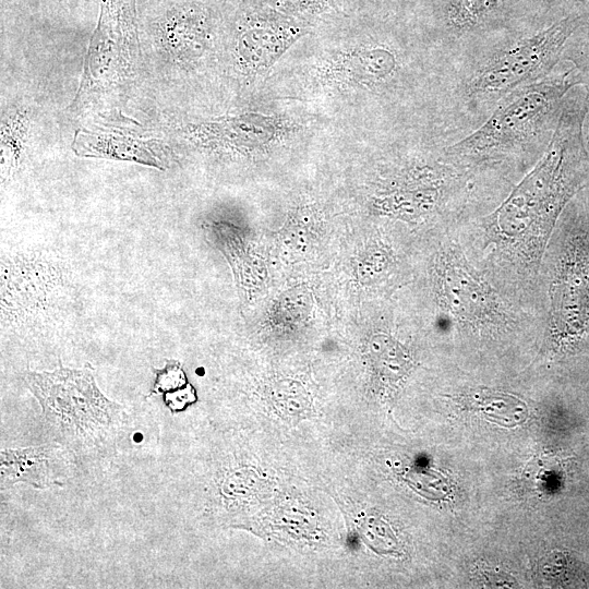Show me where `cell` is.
<instances>
[{
    "mask_svg": "<svg viewBox=\"0 0 589 589\" xmlns=\"http://www.w3.org/2000/svg\"><path fill=\"white\" fill-rule=\"evenodd\" d=\"M73 149L83 157L133 161L161 170L165 168L163 159L148 144L131 137L82 131L76 134Z\"/></svg>",
    "mask_w": 589,
    "mask_h": 589,
    "instance_id": "10",
    "label": "cell"
},
{
    "mask_svg": "<svg viewBox=\"0 0 589 589\" xmlns=\"http://www.w3.org/2000/svg\"><path fill=\"white\" fill-rule=\"evenodd\" d=\"M570 14L490 57L472 75L467 94L474 100H500L514 89L550 75L580 25Z\"/></svg>",
    "mask_w": 589,
    "mask_h": 589,
    "instance_id": "4",
    "label": "cell"
},
{
    "mask_svg": "<svg viewBox=\"0 0 589 589\" xmlns=\"http://www.w3.org/2000/svg\"><path fill=\"white\" fill-rule=\"evenodd\" d=\"M156 378L151 389V394H165L175 392L188 384L181 364L177 361L168 360L160 370H155Z\"/></svg>",
    "mask_w": 589,
    "mask_h": 589,
    "instance_id": "16",
    "label": "cell"
},
{
    "mask_svg": "<svg viewBox=\"0 0 589 589\" xmlns=\"http://www.w3.org/2000/svg\"><path fill=\"white\" fill-rule=\"evenodd\" d=\"M568 59L574 63V68L580 79V85L586 89V118L588 124L589 144V38L570 48Z\"/></svg>",
    "mask_w": 589,
    "mask_h": 589,
    "instance_id": "17",
    "label": "cell"
},
{
    "mask_svg": "<svg viewBox=\"0 0 589 589\" xmlns=\"http://www.w3.org/2000/svg\"><path fill=\"white\" fill-rule=\"evenodd\" d=\"M26 133L25 117L20 112L5 116L1 125V176L11 177L20 164Z\"/></svg>",
    "mask_w": 589,
    "mask_h": 589,
    "instance_id": "13",
    "label": "cell"
},
{
    "mask_svg": "<svg viewBox=\"0 0 589 589\" xmlns=\"http://www.w3.org/2000/svg\"><path fill=\"white\" fill-rule=\"evenodd\" d=\"M585 118V95L564 101L540 161L490 217L498 237L528 254L542 252L561 213L589 180Z\"/></svg>",
    "mask_w": 589,
    "mask_h": 589,
    "instance_id": "1",
    "label": "cell"
},
{
    "mask_svg": "<svg viewBox=\"0 0 589 589\" xmlns=\"http://www.w3.org/2000/svg\"><path fill=\"white\" fill-rule=\"evenodd\" d=\"M380 370L392 378L401 376L408 370V358L400 346L386 336L374 339Z\"/></svg>",
    "mask_w": 589,
    "mask_h": 589,
    "instance_id": "15",
    "label": "cell"
},
{
    "mask_svg": "<svg viewBox=\"0 0 589 589\" xmlns=\"http://www.w3.org/2000/svg\"><path fill=\"white\" fill-rule=\"evenodd\" d=\"M552 334L576 346L589 334V224L574 223L565 237L551 291Z\"/></svg>",
    "mask_w": 589,
    "mask_h": 589,
    "instance_id": "5",
    "label": "cell"
},
{
    "mask_svg": "<svg viewBox=\"0 0 589 589\" xmlns=\"http://www.w3.org/2000/svg\"><path fill=\"white\" fill-rule=\"evenodd\" d=\"M24 378L49 431L75 456L107 452L115 444L124 409L101 393L89 364L27 371Z\"/></svg>",
    "mask_w": 589,
    "mask_h": 589,
    "instance_id": "2",
    "label": "cell"
},
{
    "mask_svg": "<svg viewBox=\"0 0 589 589\" xmlns=\"http://www.w3.org/2000/svg\"><path fill=\"white\" fill-rule=\"evenodd\" d=\"M395 68L394 56L385 49H374L351 56L342 65L347 76L366 83L386 79Z\"/></svg>",
    "mask_w": 589,
    "mask_h": 589,
    "instance_id": "12",
    "label": "cell"
},
{
    "mask_svg": "<svg viewBox=\"0 0 589 589\" xmlns=\"http://www.w3.org/2000/svg\"><path fill=\"white\" fill-rule=\"evenodd\" d=\"M580 85L575 68L522 85L500 99L474 132L450 145L457 159H484L509 154L534 142L556 124L567 93Z\"/></svg>",
    "mask_w": 589,
    "mask_h": 589,
    "instance_id": "3",
    "label": "cell"
},
{
    "mask_svg": "<svg viewBox=\"0 0 589 589\" xmlns=\"http://www.w3.org/2000/svg\"><path fill=\"white\" fill-rule=\"evenodd\" d=\"M76 457L60 443L0 452L1 489L22 482L46 490L63 485Z\"/></svg>",
    "mask_w": 589,
    "mask_h": 589,
    "instance_id": "9",
    "label": "cell"
},
{
    "mask_svg": "<svg viewBox=\"0 0 589 589\" xmlns=\"http://www.w3.org/2000/svg\"><path fill=\"white\" fill-rule=\"evenodd\" d=\"M132 31L131 3L127 0H101L79 92L82 99L118 81L125 68Z\"/></svg>",
    "mask_w": 589,
    "mask_h": 589,
    "instance_id": "7",
    "label": "cell"
},
{
    "mask_svg": "<svg viewBox=\"0 0 589 589\" xmlns=\"http://www.w3.org/2000/svg\"><path fill=\"white\" fill-rule=\"evenodd\" d=\"M441 292L446 308L460 321L479 325L497 322L500 308L491 289L452 249L442 264Z\"/></svg>",
    "mask_w": 589,
    "mask_h": 589,
    "instance_id": "8",
    "label": "cell"
},
{
    "mask_svg": "<svg viewBox=\"0 0 589 589\" xmlns=\"http://www.w3.org/2000/svg\"><path fill=\"white\" fill-rule=\"evenodd\" d=\"M502 0H452L447 13L455 31H469L483 22Z\"/></svg>",
    "mask_w": 589,
    "mask_h": 589,
    "instance_id": "14",
    "label": "cell"
},
{
    "mask_svg": "<svg viewBox=\"0 0 589 589\" xmlns=\"http://www.w3.org/2000/svg\"><path fill=\"white\" fill-rule=\"evenodd\" d=\"M166 405L172 411L183 409L185 405L195 400L193 387L188 383L185 386L170 393L164 394Z\"/></svg>",
    "mask_w": 589,
    "mask_h": 589,
    "instance_id": "18",
    "label": "cell"
},
{
    "mask_svg": "<svg viewBox=\"0 0 589 589\" xmlns=\"http://www.w3.org/2000/svg\"><path fill=\"white\" fill-rule=\"evenodd\" d=\"M58 263L20 255L1 264V318L5 323H41L57 309L67 279Z\"/></svg>",
    "mask_w": 589,
    "mask_h": 589,
    "instance_id": "6",
    "label": "cell"
},
{
    "mask_svg": "<svg viewBox=\"0 0 589 589\" xmlns=\"http://www.w3.org/2000/svg\"><path fill=\"white\" fill-rule=\"evenodd\" d=\"M163 46L175 58H187L199 47L203 29L199 17L182 8L169 10L159 24Z\"/></svg>",
    "mask_w": 589,
    "mask_h": 589,
    "instance_id": "11",
    "label": "cell"
}]
</instances>
